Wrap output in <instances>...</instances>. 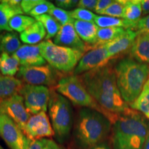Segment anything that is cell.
<instances>
[{"mask_svg":"<svg viewBox=\"0 0 149 149\" xmlns=\"http://www.w3.org/2000/svg\"><path fill=\"white\" fill-rule=\"evenodd\" d=\"M79 76L93 98L107 111L120 115L128 109L117 87L115 69L110 65Z\"/></svg>","mask_w":149,"mask_h":149,"instance_id":"6da1fadb","label":"cell"},{"mask_svg":"<svg viewBox=\"0 0 149 149\" xmlns=\"http://www.w3.org/2000/svg\"><path fill=\"white\" fill-rule=\"evenodd\" d=\"M113 149H142L149 135V122L141 113L128 108L113 123Z\"/></svg>","mask_w":149,"mask_h":149,"instance_id":"7a4b0ae2","label":"cell"},{"mask_svg":"<svg viewBox=\"0 0 149 149\" xmlns=\"http://www.w3.org/2000/svg\"><path fill=\"white\" fill-rule=\"evenodd\" d=\"M111 122L105 115L88 108L78 112L73 130L74 144L78 149H90L107 138Z\"/></svg>","mask_w":149,"mask_h":149,"instance_id":"3957f363","label":"cell"},{"mask_svg":"<svg viewBox=\"0 0 149 149\" xmlns=\"http://www.w3.org/2000/svg\"><path fill=\"white\" fill-rule=\"evenodd\" d=\"M117 87L126 104L138 97L149 77V65L131 57L122 59L115 66Z\"/></svg>","mask_w":149,"mask_h":149,"instance_id":"277c9868","label":"cell"},{"mask_svg":"<svg viewBox=\"0 0 149 149\" xmlns=\"http://www.w3.org/2000/svg\"><path fill=\"white\" fill-rule=\"evenodd\" d=\"M53 89L74 105L95 110L102 113L112 124L119 115L109 113L100 107L88 92L79 75L72 74L61 77Z\"/></svg>","mask_w":149,"mask_h":149,"instance_id":"5b68a950","label":"cell"},{"mask_svg":"<svg viewBox=\"0 0 149 149\" xmlns=\"http://www.w3.org/2000/svg\"><path fill=\"white\" fill-rule=\"evenodd\" d=\"M48 102V114L51 118L55 137L61 144L69 138L72 126V109L68 100L51 89Z\"/></svg>","mask_w":149,"mask_h":149,"instance_id":"8992f818","label":"cell"},{"mask_svg":"<svg viewBox=\"0 0 149 149\" xmlns=\"http://www.w3.org/2000/svg\"><path fill=\"white\" fill-rule=\"evenodd\" d=\"M40 52L49 65L58 71L68 72L74 70L84 55L77 50L56 45L51 40L39 44Z\"/></svg>","mask_w":149,"mask_h":149,"instance_id":"52a82bcc","label":"cell"},{"mask_svg":"<svg viewBox=\"0 0 149 149\" xmlns=\"http://www.w3.org/2000/svg\"><path fill=\"white\" fill-rule=\"evenodd\" d=\"M58 70L51 65L40 66H21L17 74V79L24 84L33 86H54L61 78H59Z\"/></svg>","mask_w":149,"mask_h":149,"instance_id":"ba28073f","label":"cell"},{"mask_svg":"<svg viewBox=\"0 0 149 149\" xmlns=\"http://www.w3.org/2000/svg\"><path fill=\"white\" fill-rule=\"evenodd\" d=\"M19 95L23 97L26 109L30 114L36 115L47 111L51 91L46 86L24 84Z\"/></svg>","mask_w":149,"mask_h":149,"instance_id":"9c48e42d","label":"cell"},{"mask_svg":"<svg viewBox=\"0 0 149 149\" xmlns=\"http://www.w3.org/2000/svg\"><path fill=\"white\" fill-rule=\"evenodd\" d=\"M0 109L3 114L10 117L22 130L31 117L26 109L23 97L19 94L1 100Z\"/></svg>","mask_w":149,"mask_h":149,"instance_id":"30bf717a","label":"cell"},{"mask_svg":"<svg viewBox=\"0 0 149 149\" xmlns=\"http://www.w3.org/2000/svg\"><path fill=\"white\" fill-rule=\"evenodd\" d=\"M105 46L93 48L87 51L73 71L74 75H80L85 72L107 66L111 60Z\"/></svg>","mask_w":149,"mask_h":149,"instance_id":"8fae6325","label":"cell"},{"mask_svg":"<svg viewBox=\"0 0 149 149\" xmlns=\"http://www.w3.org/2000/svg\"><path fill=\"white\" fill-rule=\"evenodd\" d=\"M0 135L10 149H27L30 143L20 128L4 114L1 116Z\"/></svg>","mask_w":149,"mask_h":149,"instance_id":"7c38bea8","label":"cell"},{"mask_svg":"<svg viewBox=\"0 0 149 149\" xmlns=\"http://www.w3.org/2000/svg\"><path fill=\"white\" fill-rule=\"evenodd\" d=\"M22 131L29 140L45 139L44 137L55 135L53 126L46 112L32 115Z\"/></svg>","mask_w":149,"mask_h":149,"instance_id":"4fadbf2b","label":"cell"},{"mask_svg":"<svg viewBox=\"0 0 149 149\" xmlns=\"http://www.w3.org/2000/svg\"><path fill=\"white\" fill-rule=\"evenodd\" d=\"M56 45L77 50L84 53L88 50L87 46L77 35L73 24L70 23L61 26L59 32L53 39Z\"/></svg>","mask_w":149,"mask_h":149,"instance_id":"5bb4252c","label":"cell"},{"mask_svg":"<svg viewBox=\"0 0 149 149\" xmlns=\"http://www.w3.org/2000/svg\"><path fill=\"white\" fill-rule=\"evenodd\" d=\"M139 33L135 30L126 29L125 33L112 42L105 44L111 59L118 57L126 52L130 51Z\"/></svg>","mask_w":149,"mask_h":149,"instance_id":"9a60e30c","label":"cell"},{"mask_svg":"<svg viewBox=\"0 0 149 149\" xmlns=\"http://www.w3.org/2000/svg\"><path fill=\"white\" fill-rule=\"evenodd\" d=\"M13 56L22 66H40L45 65L46 61L40 52L38 45H22Z\"/></svg>","mask_w":149,"mask_h":149,"instance_id":"2e32d148","label":"cell"},{"mask_svg":"<svg viewBox=\"0 0 149 149\" xmlns=\"http://www.w3.org/2000/svg\"><path fill=\"white\" fill-rule=\"evenodd\" d=\"M74 28L81 40L93 48L97 43V35L99 27L95 22L73 20Z\"/></svg>","mask_w":149,"mask_h":149,"instance_id":"e0dca14e","label":"cell"},{"mask_svg":"<svg viewBox=\"0 0 149 149\" xmlns=\"http://www.w3.org/2000/svg\"><path fill=\"white\" fill-rule=\"evenodd\" d=\"M130 57L143 64H149V35L138 34L132 48Z\"/></svg>","mask_w":149,"mask_h":149,"instance_id":"ac0fdd59","label":"cell"},{"mask_svg":"<svg viewBox=\"0 0 149 149\" xmlns=\"http://www.w3.org/2000/svg\"><path fill=\"white\" fill-rule=\"evenodd\" d=\"M24 84L17 78L0 74V101L19 94Z\"/></svg>","mask_w":149,"mask_h":149,"instance_id":"d6986e66","label":"cell"},{"mask_svg":"<svg viewBox=\"0 0 149 149\" xmlns=\"http://www.w3.org/2000/svg\"><path fill=\"white\" fill-rule=\"evenodd\" d=\"M46 31L44 26L40 22L35 23L20 33V39L22 42L28 45H35L46 38Z\"/></svg>","mask_w":149,"mask_h":149,"instance_id":"ffe728a7","label":"cell"},{"mask_svg":"<svg viewBox=\"0 0 149 149\" xmlns=\"http://www.w3.org/2000/svg\"><path fill=\"white\" fill-rule=\"evenodd\" d=\"M23 13L21 6L15 7L10 5L8 1H1L0 3V31L12 32L9 26V22L14 16Z\"/></svg>","mask_w":149,"mask_h":149,"instance_id":"44dd1931","label":"cell"},{"mask_svg":"<svg viewBox=\"0 0 149 149\" xmlns=\"http://www.w3.org/2000/svg\"><path fill=\"white\" fill-rule=\"evenodd\" d=\"M95 24L99 28L120 27L124 29L135 30L137 22H131L123 18L113 17L96 15Z\"/></svg>","mask_w":149,"mask_h":149,"instance_id":"7402d4cb","label":"cell"},{"mask_svg":"<svg viewBox=\"0 0 149 149\" xmlns=\"http://www.w3.org/2000/svg\"><path fill=\"white\" fill-rule=\"evenodd\" d=\"M126 29L120 27L99 28L97 35V43L93 48L104 46L112 42L125 33ZM91 48V49H92Z\"/></svg>","mask_w":149,"mask_h":149,"instance_id":"603a6c76","label":"cell"},{"mask_svg":"<svg viewBox=\"0 0 149 149\" xmlns=\"http://www.w3.org/2000/svg\"><path fill=\"white\" fill-rule=\"evenodd\" d=\"M130 107L141 113L149 120V77L138 97L130 104Z\"/></svg>","mask_w":149,"mask_h":149,"instance_id":"cb8c5ba5","label":"cell"},{"mask_svg":"<svg viewBox=\"0 0 149 149\" xmlns=\"http://www.w3.org/2000/svg\"><path fill=\"white\" fill-rule=\"evenodd\" d=\"M21 42L16 33L8 32L1 35L0 40V51L13 55L21 47Z\"/></svg>","mask_w":149,"mask_h":149,"instance_id":"d4e9b609","label":"cell"},{"mask_svg":"<svg viewBox=\"0 0 149 149\" xmlns=\"http://www.w3.org/2000/svg\"><path fill=\"white\" fill-rule=\"evenodd\" d=\"M19 62L13 55L2 53L0 55V72L4 76L13 77L19 70Z\"/></svg>","mask_w":149,"mask_h":149,"instance_id":"484cf974","label":"cell"},{"mask_svg":"<svg viewBox=\"0 0 149 149\" xmlns=\"http://www.w3.org/2000/svg\"><path fill=\"white\" fill-rule=\"evenodd\" d=\"M36 21L40 22L44 26L46 31V40L54 38L59 32L61 26L58 22L50 15L46 14L35 17Z\"/></svg>","mask_w":149,"mask_h":149,"instance_id":"4316f807","label":"cell"},{"mask_svg":"<svg viewBox=\"0 0 149 149\" xmlns=\"http://www.w3.org/2000/svg\"><path fill=\"white\" fill-rule=\"evenodd\" d=\"M142 15L141 0H127L123 19L131 22H137Z\"/></svg>","mask_w":149,"mask_h":149,"instance_id":"83f0119b","label":"cell"},{"mask_svg":"<svg viewBox=\"0 0 149 149\" xmlns=\"http://www.w3.org/2000/svg\"><path fill=\"white\" fill-rule=\"evenodd\" d=\"M35 22L36 19L32 17L24 15H17L10 20L9 26L12 31L14 30L17 32L22 33Z\"/></svg>","mask_w":149,"mask_h":149,"instance_id":"f1b7e54d","label":"cell"},{"mask_svg":"<svg viewBox=\"0 0 149 149\" xmlns=\"http://www.w3.org/2000/svg\"><path fill=\"white\" fill-rule=\"evenodd\" d=\"M126 2H127V0L113 1V3L108 8L99 13L98 14L103 15L104 16L107 15L109 17H113L123 18Z\"/></svg>","mask_w":149,"mask_h":149,"instance_id":"f546056e","label":"cell"},{"mask_svg":"<svg viewBox=\"0 0 149 149\" xmlns=\"http://www.w3.org/2000/svg\"><path fill=\"white\" fill-rule=\"evenodd\" d=\"M49 15L55 19L59 24H61V26L66 25L67 24L72 23L73 19L70 16V13L68 11H66L61 9L58 7H54L49 12Z\"/></svg>","mask_w":149,"mask_h":149,"instance_id":"4dcf8cb0","label":"cell"},{"mask_svg":"<svg viewBox=\"0 0 149 149\" xmlns=\"http://www.w3.org/2000/svg\"><path fill=\"white\" fill-rule=\"evenodd\" d=\"M69 13L73 19L79 20V21L94 22L96 17V15L91 12V10L80 8L74 9L70 11Z\"/></svg>","mask_w":149,"mask_h":149,"instance_id":"1f68e13d","label":"cell"},{"mask_svg":"<svg viewBox=\"0 0 149 149\" xmlns=\"http://www.w3.org/2000/svg\"><path fill=\"white\" fill-rule=\"evenodd\" d=\"M55 7L53 3L48 1L42 0V1L37 5L31 12L29 13L30 15H31L33 18L36 17L46 15V13H49V12L53 8Z\"/></svg>","mask_w":149,"mask_h":149,"instance_id":"d6a6232c","label":"cell"},{"mask_svg":"<svg viewBox=\"0 0 149 149\" xmlns=\"http://www.w3.org/2000/svg\"><path fill=\"white\" fill-rule=\"evenodd\" d=\"M135 31L139 34L149 35V15L139 19L136 24Z\"/></svg>","mask_w":149,"mask_h":149,"instance_id":"836d02e7","label":"cell"},{"mask_svg":"<svg viewBox=\"0 0 149 149\" xmlns=\"http://www.w3.org/2000/svg\"><path fill=\"white\" fill-rule=\"evenodd\" d=\"M42 0H24L22 1L21 7L24 13H29L40 3Z\"/></svg>","mask_w":149,"mask_h":149,"instance_id":"e575fe53","label":"cell"},{"mask_svg":"<svg viewBox=\"0 0 149 149\" xmlns=\"http://www.w3.org/2000/svg\"><path fill=\"white\" fill-rule=\"evenodd\" d=\"M55 3L58 8L66 10V9L73 8L75 6H77L79 1L77 0H57L55 1Z\"/></svg>","mask_w":149,"mask_h":149,"instance_id":"d590c367","label":"cell"},{"mask_svg":"<svg viewBox=\"0 0 149 149\" xmlns=\"http://www.w3.org/2000/svg\"><path fill=\"white\" fill-rule=\"evenodd\" d=\"M97 3V0H80L77 4V8L86 9L88 10H95Z\"/></svg>","mask_w":149,"mask_h":149,"instance_id":"8d00e7d4","label":"cell"},{"mask_svg":"<svg viewBox=\"0 0 149 149\" xmlns=\"http://www.w3.org/2000/svg\"><path fill=\"white\" fill-rule=\"evenodd\" d=\"M47 139L30 140V143L27 149H43L45 146Z\"/></svg>","mask_w":149,"mask_h":149,"instance_id":"74e56055","label":"cell"},{"mask_svg":"<svg viewBox=\"0 0 149 149\" xmlns=\"http://www.w3.org/2000/svg\"><path fill=\"white\" fill-rule=\"evenodd\" d=\"M113 1L112 0H98L95 8V12L98 14L99 13L108 8L113 3Z\"/></svg>","mask_w":149,"mask_h":149,"instance_id":"f35d334b","label":"cell"},{"mask_svg":"<svg viewBox=\"0 0 149 149\" xmlns=\"http://www.w3.org/2000/svg\"><path fill=\"white\" fill-rule=\"evenodd\" d=\"M43 149H66L63 146H60L52 139H47L45 146Z\"/></svg>","mask_w":149,"mask_h":149,"instance_id":"ab89813d","label":"cell"},{"mask_svg":"<svg viewBox=\"0 0 149 149\" xmlns=\"http://www.w3.org/2000/svg\"><path fill=\"white\" fill-rule=\"evenodd\" d=\"M141 10L143 15H149V0H141Z\"/></svg>","mask_w":149,"mask_h":149,"instance_id":"60d3db41","label":"cell"},{"mask_svg":"<svg viewBox=\"0 0 149 149\" xmlns=\"http://www.w3.org/2000/svg\"><path fill=\"white\" fill-rule=\"evenodd\" d=\"M90 149H111V148L108 143L103 141V142L100 143V144L92 147V148Z\"/></svg>","mask_w":149,"mask_h":149,"instance_id":"b9f144b4","label":"cell"},{"mask_svg":"<svg viewBox=\"0 0 149 149\" xmlns=\"http://www.w3.org/2000/svg\"><path fill=\"white\" fill-rule=\"evenodd\" d=\"M142 149H149V135L148 137H147L146 141H145V144L143 146Z\"/></svg>","mask_w":149,"mask_h":149,"instance_id":"7bdbcfd3","label":"cell"},{"mask_svg":"<svg viewBox=\"0 0 149 149\" xmlns=\"http://www.w3.org/2000/svg\"><path fill=\"white\" fill-rule=\"evenodd\" d=\"M3 113H1V109H0V129H1V116H2Z\"/></svg>","mask_w":149,"mask_h":149,"instance_id":"ee69618b","label":"cell"},{"mask_svg":"<svg viewBox=\"0 0 149 149\" xmlns=\"http://www.w3.org/2000/svg\"><path fill=\"white\" fill-rule=\"evenodd\" d=\"M0 149H3V148H2V147H1V146H0Z\"/></svg>","mask_w":149,"mask_h":149,"instance_id":"f6af8a7d","label":"cell"},{"mask_svg":"<svg viewBox=\"0 0 149 149\" xmlns=\"http://www.w3.org/2000/svg\"><path fill=\"white\" fill-rule=\"evenodd\" d=\"M1 36H0V40H1Z\"/></svg>","mask_w":149,"mask_h":149,"instance_id":"bcb514c9","label":"cell"}]
</instances>
